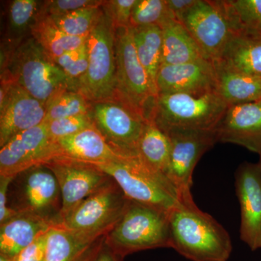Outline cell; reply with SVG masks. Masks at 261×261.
Segmentation results:
<instances>
[{"mask_svg":"<svg viewBox=\"0 0 261 261\" xmlns=\"http://www.w3.org/2000/svg\"><path fill=\"white\" fill-rule=\"evenodd\" d=\"M158 95L187 94L202 95L216 92L214 63L208 60L176 65H162L156 81Z\"/></svg>","mask_w":261,"mask_h":261,"instance_id":"obj_17","label":"cell"},{"mask_svg":"<svg viewBox=\"0 0 261 261\" xmlns=\"http://www.w3.org/2000/svg\"><path fill=\"white\" fill-rule=\"evenodd\" d=\"M137 152L150 167L167 176L171 142L153 120H148L141 136Z\"/></svg>","mask_w":261,"mask_h":261,"instance_id":"obj_27","label":"cell"},{"mask_svg":"<svg viewBox=\"0 0 261 261\" xmlns=\"http://www.w3.org/2000/svg\"><path fill=\"white\" fill-rule=\"evenodd\" d=\"M8 204L17 214L39 216L53 226L61 221V190L54 173L44 164L14 176L8 192Z\"/></svg>","mask_w":261,"mask_h":261,"instance_id":"obj_6","label":"cell"},{"mask_svg":"<svg viewBox=\"0 0 261 261\" xmlns=\"http://www.w3.org/2000/svg\"><path fill=\"white\" fill-rule=\"evenodd\" d=\"M124 258L108 246L105 238L100 246L89 261H123Z\"/></svg>","mask_w":261,"mask_h":261,"instance_id":"obj_39","label":"cell"},{"mask_svg":"<svg viewBox=\"0 0 261 261\" xmlns=\"http://www.w3.org/2000/svg\"><path fill=\"white\" fill-rule=\"evenodd\" d=\"M102 6L82 8L60 16L49 17L65 34L72 37H88L104 15Z\"/></svg>","mask_w":261,"mask_h":261,"instance_id":"obj_30","label":"cell"},{"mask_svg":"<svg viewBox=\"0 0 261 261\" xmlns=\"http://www.w3.org/2000/svg\"><path fill=\"white\" fill-rule=\"evenodd\" d=\"M198 0H166L169 10L172 12L176 18L178 19L185 14Z\"/></svg>","mask_w":261,"mask_h":261,"instance_id":"obj_40","label":"cell"},{"mask_svg":"<svg viewBox=\"0 0 261 261\" xmlns=\"http://www.w3.org/2000/svg\"><path fill=\"white\" fill-rule=\"evenodd\" d=\"M13 178L0 176V224H4L18 214L9 208L8 204V192Z\"/></svg>","mask_w":261,"mask_h":261,"instance_id":"obj_38","label":"cell"},{"mask_svg":"<svg viewBox=\"0 0 261 261\" xmlns=\"http://www.w3.org/2000/svg\"><path fill=\"white\" fill-rule=\"evenodd\" d=\"M106 235L85 238L61 226H53L46 236L44 261H89Z\"/></svg>","mask_w":261,"mask_h":261,"instance_id":"obj_21","label":"cell"},{"mask_svg":"<svg viewBox=\"0 0 261 261\" xmlns=\"http://www.w3.org/2000/svg\"><path fill=\"white\" fill-rule=\"evenodd\" d=\"M216 92L228 106L261 100V79L250 76L231 68L221 60L213 61Z\"/></svg>","mask_w":261,"mask_h":261,"instance_id":"obj_22","label":"cell"},{"mask_svg":"<svg viewBox=\"0 0 261 261\" xmlns=\"http://www.w3.org/2000/svg\"><path fill=\"white\" fill-rule=\"evenodd\" d=\"M240 206V239L252 251L261 249V166L245 162L235 173Z\"/></svg>","mask_w":261,"mask_h":261,"instance_id":"obj_16","label":"cell"},{"mask_svg":"<svg viewBox=\"0 0 261 261\" xmlns=\"http://www.w3.org/2000/svg\"><path fill=\"white\" fill-rule=\"evenodd\" d=\"M171 142L167 177L179 193L181 200L193 198L192 175L202 156L217 143L216 133L174 128L165 132Z\"/></svg>","mask_w":261,"mask_h":261,"instance_id":"obj_11","label":"cell"},{"mask_svg":"<svg viewBox=\"0 0 261 261\" xmlns=\"http://www.w3.org/2000/svg\"><path fill=\"white\" fill-rule=\"evenodd\" d=\"M219 60L245 74L261 79V35L231 33Z\"/></svg>","mask_w":261,"mask_h":261,"instance_id":"obj_23","label":"cell"},{"mask_svg":"<svg viewBox=\"0 0 261 261\" xmlns=\"http://www.w3.org/2000/svg\"><path fill=\"white\" fill-rule=\"evenodd\" d=\"M45 106L8 78L1 77L0 147L15 135L42 124Z\"/></svg>","mask_w":261,"mask_h":261,"instance_id":"obj_13","label":"cell"},{"mask_svg":"<svg viewBox=\"0 0 261 261\" xmlns=\"http://www.w3.org/2000/svg\"><path fill=\"white\" fill-rule=\"evenodd\" d=\"M104 2L99 0H49L41 2L39 10L48 16H60L82 8L102 6Z\"/></svg>","mask_w":261,"mask_h":261,"instance_id":"obj_36","label":"cell"},{"mask_svg":"<svg viewBox=\"0 0 261 261\" xmlns=\"http://www.w3.org/2000/svg\"><path fill=\"white\" fill-rule=\"evenodd\" d=\"M95 166L114 180L128 200L167 212L181 201L169 178L150 167L138 154L123 155L116 161Z\"/></svg>","mask_w":261,"mask_h":261,"instance_id":"obj_4","label":"cell"},{"mask_svg":"<svg viewBox=\"0 0 261 261\" xmlns=\"http://www.w3.org/2000/svg\"><path fill=\"white\" fill-rule=\"evenodd\" d=\"M137 0H108L102 8L115 29L130 27L132 11Z\"/></svg>","mask_w":261,"mask_h":261,"instance_id":"obj_35","label":"cell"},{"mask_svg":"<svg viewBox=\"0 0 261 261\" xmlns=\"http://www.w3.org/2000/svg\"><path fill=\"white\" fill-rule=\"evenodd\" d=\"M161 28L163 31L161 65L207 60L191 34L177 19H170Z\"/></svg>","mask_w":261,"mask_h":261,"instance_id":"obj_24","label":"cell"},{"mask_svg":"<svg viewBox=\"0 0 261 261\" xmlns=\"http://www.w3.org/2000/svg\"><path fill=\"white\" fill-rule=\"evenodd\" d=\"M132 28L137 56L146 70L152 92L158 97L156 81L162 64V29L157 25Z\"/></svg>","mask_w":261,"mask_h":261,"instance_id":"obj_25","label":"cell"},{"mask_svg":"<svg viewBox=\"0 0 261 261\" xmlns=\"http://www.w3.org/2000/svg\"><path fill=\"white\" fill-rule=\"evenodd\" d=\"M46 236L47 233L38 238L34 243L20 252L12 261H44Z\"/></svg>","mask_w":261,"mask_h":261,"instance_id":"obj_37","label":"cell"},{"mask_svg":"<svg viewBox=\"0 0 261 261\" xmlns=\"http://www.w3.org/2000/svg\"><path fill=\"white\" fill-rule=\"evenodd\" d=\"M41 2L36 0H14L10 2L8 10V47L15 49L30 32Z\"/></svg>","mask_w":261,"mask_h":261,"instance_id":"obj_29","label":"cell"},{"mask_svg":"<svg viewBox=\"0 0 261 261\" xmlns=\"http://www.w3.org/2000/svg\"><path fill=\"white\" fill-rule=\"evenodd\" d=\"M176 18L168 8L166 0H137L130 19V27L157 25L160 27Z\"/></svg>","mask_w":261,"mask_h":261,"instance_id":"obj_33","label":"cell"},{"mask_svg":"<svg viewBox=\"0 0 261 261\" xmlns=\"http://www.w3.org/2000/svg\"><path fill=\"white\" fill-rule=\"evenodd\" d=\"M0 148V176L14 177L54 158V143L44 122L15 135Z\"/></svg>","mask_w":261,"mask_h":261,"instance_id":"obj_15","label":"cell"},{"mask_svg":"<svg viewBox=\"0 0 261 261\" xmlns=\"http://www.w3.org/2000/svg\"><path fill=\"white\" fill-rule=\"evenodd\" d=\"M117 87L116 99L130 104L152 116L156 97L146 70L141 64L135 47L132 27L118 28L115 33Z\"/></svg>","mask_w":261,"mask_h":261,"instance_id":"obj_9","label":"cell"},{"mask_svg":"<svg viewBox=\"0 0 261 261\" xmlns=\"http://www.w3.org/2000/svg\"><path fill=\"white\" fill-rule=\"evenodd\" d=\"M129 200L113 179L84 199L57 226L89 238L107 234L121 219Z\"/></svg>","mask_w":261,"mask_h":261,"instance_id":"obj_8","label":"cell"},{"mask_svg":"<svg viewBox=\"0 0 261 261\" xmlns=\"http://www.w3.org/2000/svg\"><path fill=\"white\" fill-rule=\"evenodd\" d=\"M1 76H6L23 87L32 97L47 106L57 96L70 90L63 71L29 37L1 63Z\"/></svg>","mask_w":261,"mask_h":261,"instance_id":"obj_2","label":"cell"},{"mask_svg":"<svg viewBox=\"0 0 261 261\" xmlns=\"http://www.w3.org/2000/svg\"><path fill=\"white\" fill-rule=\"evenodd\" d=\"M43 164L54 173L59 185L62 198L61 221L84 199L113 181L109 175L91 163L55 157Z\"/></svg>","mask_w":261,"mask_h":261,"instance_id":"obj_12","label":"cell"},{"mask_svg":"<svg viewBox=\"0 0 261 261\" xmlns=\"http://www.w3.org/2000/svg\"><path fill=\"white\" fill-rule=\"evenodd\" d=\"M94 126L118 153L137 154L148 120L139 110L120 99L92 103Z\"/></svg>","mask_w":261,"mask_h":261,"instance_id":"obj_10","label":"cell"},{"mask_svg":"<svg viewBox=\"0 0 261 261\" xmlns=\"http://www.w3.org/2000/svg\"><path fill=\"white\" fill-rule=\"evenodd\" d=\"M228 107L216 92L159 94L150 120L164 132L174 128L214 132Z\"/></svg>","mask_w":261,"mask_h":261,"instance_id":"obj_5","label":"cell"},{"mask_svg":"<svg viewBox=\"0 0 261 261\" xmlns=\"http://www.w3.org/2000/svg\"><path fill=\"white\" fill-rule=\"evenodd\" d=\"M92 108V103L80 92L67 90L57 96L48 105L44 122L90 114Z\"/></svg>","mask_w":261,"mask_h":261,"instance_id":"obj_31","label":"cell"},{"mask_svg":"<svg viewBox=\"0 0 261 261\" xmlns=\"http://www.w3.org/2000/svg\"><path fill=\"white\" fill-rule=\"evenodd\" d=\"M259 158H260V159H259L258 163H260V166H261V155L259 156Z\"/></svg>","mask_w":261,"mask_h":261,"instance_id":"obj_42","label":"cell"},{"mask_svg":"<svg viewBox=\"0 0 261 261\" xmlns=\"http://www.w3.org/2000/svg\"><path fill=\"white\" fill-rule=\"evenodd\" d=\"M218 142L235 144L261 155V100L228 106L215 130Z\"/></svg>","mask_w":261,"mask_h":261,"instance_id":"obj_18","label":"cell"},{"mask_svg":"<svg viewBox=\"0 0 261 261\" xmlns=\"http://www.w3.org/2000/svg\"><path fill=\"white\" fill-rule=\"evenodd\" d=\"M171 248L191 261H228L232 243L227 231L193 198L181 200L169 214Z\"/></svg>","mask_w":261,"mask_h":261,"instance_id":"obj_1","label":"cell"},{"mask_svg":"<svg viewBox=\"0 0 261 261\" xmlns=\"http://www.w3.org/2000/svg\"><path fill=\"white\" fill-rule=\"evenodd\" d=\"M178 20L191 34L207 60L220 59L231 31L214 1L198 0Z\"/></svg>","mask_w":261,"mask_h":261,"instance_id":"obj_14","label":"cell"},{"mask_svg":"<svg viewBox=\"0 0 261 261\" xmlns=\"http://www.w3.org/2000/svg\"><path fill=\"white\" fill-rule=\"evenodd\" d=\"M227 20L231 33L261 35V0L214 1Z\"/></svg>","mask_w":261,"mask_h":261,"instance_id":"obj_28","label":"cell"},{"mask_svg":"<svg viewBox=\"0 0 261 261\" xmlns=\"http://www.w3.org/2000/svg\"><path fill=\"white\" fill-rule=\"evenodd\" d=\"M54 143V158L64 157L91 164H102L121 159L96 128H87Z\"/></svg>","mask_w":261,"mask_h":261,"instance_id":"obj_19","label":"cell"},{"mask_svg":"<svg viewBox=\"0 0 261 261\" xmlns=\"http://www.w3.org/2000/svg\"><path fill=\"white\" fill-rule=\"evenodd\" d=\"M53 226L49 221L34 215H15L0 224V256L13 260Z\"/></svg>","mask_w":261,"mask_h":261,"instance_id":"obj_20","label":"cell"},{"mask_svg":"<svg viewBox=\"0 0 261 261\" xmlns=\"http://www.w3.org/2000/svg\"><path fill=\"white\" fill-rule=\"evenodd\" d=\"M169 214L129 200L121 219L106 234V243L123 257L151 249L171 248Z\"/></svg>","mask_w":261,"mask_h":261,"instance_id":"obj_3","label":"cell"},{"mask_svg":"<svg viewBox=\"0 0 261 261\" xmlns=\"http://www.w3.org/2000/svg\"><path fill=\"white\" fill-rule=\"evenodd\" d=\"M44 123L47 124L48 135L53 142L75 135L81 130L95 127L91 113Z\"/></svg>","mask_w":261,"mask_h":261,"instance_id":"obj_34","label":"cell"},{"mask_svg":"<svg viewBox=\"0 0 261 261\" xmlns=\"http://www.w3.org/2000/svg\"><path fill=\"white\" fill-rule=\"evenodd\" d=\"M53 61L64 72L69 82L70 91L78 92L88 69L87 43L74 50L65 53Z\"/></svg>","mask_w":261,"mask_h":261,"instance_id":"obj_32","label":"cell"},{"mask_svg":"<svg viewBox=\"0 0 261 261\" xmlns=\"http://www.w3.org/2000/svg\"><path fill=\"white\" fill-rule=\"evenodd\" d=\"M0 261H12V260H10V259L7 258V257L0 256Z\"/></svg>","mask_w":261,"mask_h":261,"instance_id":"obj_41","label":"cell"},{"mask_svg":"<svg viewBox=\"0 0 261 261\" xmlns=\"http://www.w3.org/2000/svg\"><path fill=\"white\" fill-rule=\"evenodd\" d=\"M31 35L51 61L80 47L88 38L72 37L65 34L50 17L39 10L31 29Z\"/></svg>","mask_w":261,"mask_h":261,"instance_id":"obj_26","label":"cell"},{"mask_svg":"<svg viewBox=\"0 0 261 261\" xmlns=\"http://www.w3.org/2000/svg\"><path fill=\"white\" fill-rule=\"evenodd\" d=\"M115 33L109 19L103 15L87 38L89 65L78 92L92 103L115 100L116 95V58Z\"/></svg>","mask_w":261,"mask_h":261,"instance_id":"obj_7","label":"cell"}]
</instances>
